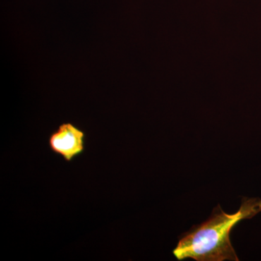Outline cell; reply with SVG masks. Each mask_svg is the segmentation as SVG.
I'll use <instances>...</instances> for the list:
<instances>
[{
  "label": "cell",
  "instance_id": "obj_2",
  "mask_svg": "<svg viewBox=\"0 0 261 261\" xmlns=\"http://www.w3.org/2000/svg\"><path fill=\"white\" fill-rule=\"evenodd\" d=\"M85 133L70 123H63L49 137L51 152L70 162L83 153L85 149Z\"/></svg>",
  "mask_w": 261,
  "mask_h": 261
},
{
  "label": "cell",
  "instance_id": "obj_1",
  "mask_svg": "<svg viewBox=\"0 0 261 261\" xmlns=\"http://www.w3.org/2000/svg\"><path fill=\"white\" fill-rule=\"evenodd\" d=\"M260 212L259 198H243L240 209L233 214H226L218 205L210 219L185 233L173 250V255L178 260L238 261L230 233L239 222L252 219Z\"/></svg>",
  "mask_w": 261,
  "mask_h": 261
}]
</instances>
